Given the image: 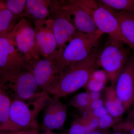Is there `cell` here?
Segmentation results:
<instances>
[{
  "mask_svg": "<svg viewBox=\"0 0 134 134\" xmlns=\"http://www.w3.org/2000/svg\"><path fill=\"white\" fill-rule=\"evenodd\" d=\"M51 98L47 94L27 102L24 100H12L8 120L0 129V132L38 129L39 114Z\"/></svg>",
  "mask_w": 134,
  "mask_h": 134,
  "instance_id": "1",
  "label": "cell"
},
{
  "mask_svg": "<svg viewBox=\"0 0 134 134\" xmlns=\"http://www.w3.org/2000/svg\"><path fill=\"white\" fill-rule=\"evenodd\" d=\"M100 53L96 50L84 60L69 65L61 75L54 96L60 98L84 88L92 73L99 66Z\"/></svg>",
  "mask_w": 134,
  "mask_h": 134,
  "instance_id": "2",
  "label": "cell"
},
{
  "mask_svg": "<svg viewBox=\"0 0 134 134\" xmlns=\"http://www.w3.org/2000/svg\"><path fill=\"white\" fill-rule=\"evenodd\" d=\"M103 34L99 30L89 33L77 32L65 47L57 60L60 76L69 65L84 60L97 50Z\"/></svg>",
  "mask_w": 134,
  "mask_h": 134,
  "instance_id": "3",
  "label": "cell"
},
{
  "mask_svg": "<svg viewBox=\"0 0 134 134\" xmlns=\"http://www.w3.org/2000/svg\"><path fill=\"white\" fill-rule=\"evenodd\" d=\"M125 43L109 37L99 57L98 66L106 73L111 86L115 88L116 82L126 63L130 52Z\"/></svg>",
  "mask_w": 134,
  "mask_h": 134,
  "instance_id": "4",
  "label": "cell"
},
{
  "mask_svg": "<svg viewBox=\"0 0 134 134\" xmlns=\"http://www.w3.org/2000/svg\"><path fill=\"white\" fill-rule=\"evenodd\" d=\"M0 87L12 100L28 101L48 94L38 87L27 69L7 79L0 84Z\"/></svg>",
  "mask_w": 134,
  "mask_h": 134,
  "instance_id": "5",
  "label": "cell"
},
{
  "mask_svg": "<svg viewBox=\"0 0 134 134\" xmlns=\"http://www.w3.org/2000/svg\"><path fill=\"white\" fill-rule=\"evenodd\" d=\"M27 62L13 44L8 33L0 35V84L27 69Z\"/></svg>",
  "mask_w": 134,
  "mask_h": 134,
  "instance_id": "6",
  "label": "cell"
},
{
  "mask_svg": "<svg viewBox=\"0 0 134 134\" xmlns=\"http://www.w3.org/2000/svg\"><path fill=\"white\" fill-rule=\"evenodd\" d=\"M8 36L27 62L41 58L36 45L35 27L28 19L22 18Z\"/></svg>",
  "mask_w": 134,
  "mask_h": 134,
  "instance_id": "7",
  "label": "cell"
},
{
  "mask_svg": "<svg viewBox=\"0 0 134 134\" xmlns=\"http://www.w3.org/2000/svg\"><path fill=\"white\" fill-rule=\"evenodd\" d=\"M27 67L38 87L53 95L60 77L57 60L44 58L32 60L27 62Z\"/></svg>",
  "mask_w": 134,
  "mask_h": 134,
  "instance_id": "8",
  "label": "cell"
},
{
  "mask_svg": "<svg viewBox=\"0 0 134 134\" xmlns=\"http://www.w3.org/2000/svg\"><path fill=\"white\" fill-rule=\"evenodd\" d=\"M48 18L53 21V32L57 44L59 59L67 43L73 38L78 31L66 16L62 8L60 1H52Z\"/></svg>",
  "mask_w": 134,
  "mask_h": 134,
  "instance_id": "9",
  "label": "cell"
},
{
  "mask_svg": "<svg viewBox=\"0 0 134 134\" xmlns=\"http://www.w3.org/2000/svg\"><path fill=\"white\" fill-rule=\"evenodd\" d=\"M60 3L67 18L77 31L89 33L98 30L90 10L82 0L60 1Z\"/></svg>",
  "mask_w": 134,
  "mask_h": 134,
  "instance_id": "10",
  "label": "cell"
},
{
  "mask_svg": "<svg viewBox=\"0 0 134 134\" xmlns=\"http://www.w3.org/2000/svg\"><path fill=\"white\" fill-rule=\"evenodd\" d=\"M82 1L90 10L98 30L103 34H108L110 37L123 42L117 20L107 9L96 1Z\"/></svg>",
  "mask_w": 134,
  "mask_h": 134,
  "instance_id": "11",
  "label": "cell"
},
{
  "mask_svg": "<svg viewBox=\"0 0 134 134\" xmlns=\"http://www.w3.org/2000/svg\"><path fill=\"white\" fill-rule=\"evenodd\" d=\"M36 41L40 57L58 60L57 44L53 32V21L48 18L34 22Z\"/></svg>",
  "mask_w": 134,
  "mask_h": 134,
  "instance_id": "12",
  "label": "cell"
},
{
  "mask_svg": "<svg viewBox=\"0 0 134 134\" xmlns=\"http://www.w3.org/2000/svg\"><path fill=\"white\" fill-rule=\"evenodd\" d=\"M115 90L117 97L121 100L125 111H128L134 101V62L128 58L124 69L119 76Z\"/></svg>",
  "mask_w": 134,
  "mask_h": 134,
  "instance_id": "13",
  "label": "cell"
},
{
  "mask_svg": "<svg viewBox=\"0 0 134 134\" xmlns=\"http://www.w3.org/2000/svg\"><path fill=\"white\" fill-rule=\"evenodd\" d=\"M43 127L46 131L61 128L67 118V106L54 96L45 106Z\"/></svg>",
  "mask_w": 134,
  "mask_h": 134,
  "instance_id": "14",
  "label": "cell"
},
{
  "mask_svg": "<svg viewBox=\"0 0 134 134\" xmlns=\"http://www.w3.org/2000/svg\"><path fill=\"white\" fill-rule=\"evenodd\" d=\"M105 7L116 18L123 43L134 50V11L116 10Z\"/></svg>",
  "mask_w": 134,
  "mask_h": 134,
  "instance_id": "15",
  "label": "cell"
},
{
  "mask_svg": "<svg viewBox=\"0 0 134 134\" xmlns=\"http://www.w3.org/2000/svg\"><path fill=\"white\" fill-rule=\"evenodd\" d=\"M52 1L49 0H26L22 18L36 21L48 19L50 16Z\"/></svg>",
  "mask_w": 134,
  "mask_h": 134,
  "instance_id": "16",
  "label": "cell"
},
{
  "mask_svg": "<svg viewBox=\"0 0 134 134\" xmlns=\"http://www.w3.org/2000/svg\"><path fill=\"white\" fill-rule=\"evenodd\" d=\"M104 105L108 113L113 117L122 118L125 111L121 100L117 97L115 88L111 86L105 88Z\"/></svg>",
  "mask_w": 134,
  "mask_h": 134,
  "instance_id": "17",
  "label": "cell"
},
{
  "mask_svg": "<svg viewBox=\"0 0 134 134\" xmlns=\"http://www.w3.org/2000/svg\"><path fill=\"white\" fill-rule=\"evenodd\" d=\"M20 17L15 15L7 9L0 11V35L9 33Z\"/></svg>",
  "mask_w": 134,
  "mask_h": 134,
  "instance_id": "18",
  "label": "cell"
},
{
  "mask_svg": "<svg viewBox=\"0 0 134 134\" xmlns=\"http://www.w3.org/2000/svg\"><path fill=\"white\" fill-rule=\"evenodd\" d=\"M12 100L0 87V129L7 122Z\"/></svg>",
  "mask_w": 134,
  "mask_h": 134,
  "instance_id": "19",
  "label": "cell"
},
{
  "mask_svg": "<svg viewBox=\"0 0 134 134\" xmlns=\"http://www.w3.org/2000/svg\"><path fill=\"white\" fill-rule=\"evenodd\" d=\"M91 100L87 92L78 93L72 97L69 102L70 105L76 108L82 113L88 109Z\"/></svg>",
  "mask_w": 134,
  "mask_h": 134,
  "instance_id": "20",
  "label": "cell"
},
{
  "mask_svg": "<svg viewBox=\"0 0 134 134\" xmlns=\"http://www.w3.org/2000/svg\"><path fill=\"white\" fill-rule=\"evenodd\" d=\"M101 5L116 10L134 11V0H99Z\"/></svg>",
  "mask_w": 134,
  "mask_h": 134,
  "instance_id": "21",
  "label": "cell"
},
{
  "mask_svg": "<svg viewBox=\"0 0 134 134\" xmlns=\"http://www.w3.org/2000/svg\"><path fill=\"white\" fill-rule=\"evenodd\" d=\"M114 132L124 134H134V112L132 110L125 120L121 121L112 127Z\"/></svg>",
  "mask_w": 134,
  "mask_h": 134,
  "instance_id": "22",
  "label": "cell"
},
{
  "mask_svg": "<svg viewBox=\"0 0 134 134\" xmlns=\"http://www.w3.org/2000/svg\"><path fill=\"white\" fill-rule=\"evenodd\" d=\"M93 130L85 120L81 117L72 122L68 134H88Z\"/></svg>",
  "mask_w": 134,
  "mask_h": 134,
  "instance_id": "23",
  "label": "cell"
},
{
  "mask_svg": "<svg viewBox=\"0 0 134 134\" xmlns=\"http://www.w3.org/2000/svg\"><path fill=\"white\" fill-rule=\"evenodd\" d=\"M4 1L7 9L15 15L22 17L25 9L26 0H7Z\"/></svg>",
  "mask_w": 134,
  "mask_h": 134,
  "instance_id": "24",
  "label": "cell"
},
{
  "mask_svg": "<svg viewBox=\"0 0 134 134\" xmlns=\"http://www.w3.org/2000/svg\"><path fill=\"white\" fill-rule=\"evenodd\" d=\"M122 120V118H115L107 114L98 119V129H107L120 122Z\"/></svg>",
  "mask_w": 134,
  "mask_h": 134,
  "instance_id": "25",
  "label": "cell"
},
{
  "mask_svg": "<svg viewBox=\"0 0 134 134\" xmlns=\"http://www.w3.org/2000/svg\"><path fill=\"white\" fill-rule=\"evenodd\" d=\"M105 84L104 83L99 81L90 77L86 85L84 88H86V91L100 92L103 89L105 88Z\"/></svg>",
  "mask_w": 134,
  "mask_h": 134,
  "instance_id": "26",
  "label": "cell"
},
{
  "mask_svg": "<svg viewBox=\"0 0 134 134\" xmlns=\"http://www.w3.org/2000/svg\"><path fill=\"white\" fill-rule=\"evenodd\" d=\"M90 77L105 84L108 80L107 74L104 70H94Z\"/></svg>",
  "mask_w": 134,
  "mask_h": 134,
  "instance_id": "27",
  "label": "cell"
},
{
  "mask_svg": "<svg viewBox=\"0 0 134 134\" xmlns=\"http://www.w3.org/2000/svg\"><path fill=\"white\" fill-rule=\"evenodd\" d=\"M82 113L98 119L102 116L108 114V112L105 106H103L90 111L85 112Z\"/></svg>",
  "mask_w": 134,
  "mask_h": 134,
  "instance_id": "28",
  "label": "cell"
},
{
  "mask_svg": "<svg viewBox=\"0 0 134 134\" xmlns=\"http://www.w3.org/2000/svg\"><path fill=\"white\" fill-rule=\"evenodd\" d=\"M103 106H104V100L101 98L98 99L91 101L89 106L88 109L86 111H90L94 109L100 108Z\"/></svg>",
  "mask_w": 134,
  "mask_h": 134,
  "instance_id": "29",
  "label": "cell"
},
{
  "mask_svg": "<svg viewBox=\"0 0 134 134\" xmlns=\"http://www.w3.org/2000/svg\"><path fill=\"white\" fill-rule=\"evenodd\" d=\"M0 134H40L38 129H30L24 130L17 132H11L9 133H1Z\"/></svg>",
  "mask_w": 134,
  "mask_h": 134,
  "instance_id": "30",
  "label": "cell"
},
{
  "mask_svg": "<svg viewBox=\"0 0 134 134\" xmlns=\"http://www.w3.org/2000/svg\"><path fill=\"white\" fill-rule=\"evenodd\" d=\"M88 93L91 102L92 100L101 98V93L98 92L86 91Z\"/></svg>",
  "mask_w": 134,
  "mask_h": 134,
  "instance_id": "31",
  "label": "cell"
},
{
  "mask_svg": "<svg viewBox=\"0 0 134 134\" xmlns=\"http://www.w3.org/2000/svg\"><path fill=\"white\" fill-rule=\"evenodd\" d=\"M5 9H7V7L5 1H0V11Z\"/></svg>",
  "mask_w": 134,
  "mask_h": 134,
  "instance_id": "32",
  "label": "cell"
},
{
  "mask_svg": "<svg viewBox=\"0 0 134 134\" xmlns=\"http://www.w3.org/2000/svg\"><path fill=\"white\" fill-rule=\"evenodd\" d=\"M88 134H105L103 132H100V131L96 130H93L91 132H90Z\"/></svg>",
  "mask_w": 134,
  "mask_h": 134,
  "instance_id": "33",
  "label": "cell"
},
{
  "mask_svg": "<svg viewBox=\"0 0 134 134\" xmlns=\"http://www.w3.org/2000/svg\"><path fill=\"white\" fill-rule=\"evenodd\" d=\"M43 134H56L55 133H53V132H52V131H46L45 133Z\"/></svg>",
  "mask_w": 134,
  "mask_h": 134,
  "instance_id": "34",
  "label": "cell"
},
{
  "mask_svg": "<svg viewBox=\"0 0 134 134\" xmlns=\"http://www.w3.org/2000/svg\"><path fill=\"white\" fill-rule=\"evenodd\" d=\"M110 134H123L122 133H120V132H113V133H111Z\"/></svg>",
  "mask_w": 134,
  "mask_h": 134,
  "instance_id": "35",
  "label": "cell"
}]
</instances>
